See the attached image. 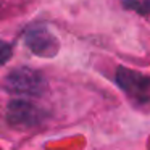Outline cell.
Returning <instances> with one entry per match:
<instances>
[{"label":"cell","mask_w":150,"mask_h":150,"mask_svg":"<svg viewBox=\"0 0 150 150\" xmlns=\"http://www.w3.org/2000/svg\"><path fill=\"white\" fill-rule=\"evenodd\" d=\"M116 82L132 100L139 103L150 102V76L120 66L116 69Z\"/></svg>","instance_id":"obj_2"},{"label":"cell","mask_w":150,"mask_h":150,"mask_svg":"<svg viewBox=\"0 0 150 150\" xmlns=\"http://www.w3.org/2000/svg\"><path fill=\"white\" fill-rule=\"evenodd\" d=\"M7 87L11 92L28 97H40L47 91V81L37 69L21 66L7 76Z\"/></svg>","instance_id":"obj_1"},{"label":"cell","mask_w":150,"mask_h":150,"mask_svg":"<svg viewBox=\"0 0 150 150\" xmlns=\"http://www.w3.org/2000/svg\"><path fill=\"white\" fill-rule=\"evenodd\" d=\"M45 110L28 100H11L7 107V120L11 126L33 127L37 126L45 118Z\"/></svg>","instance_id":"obj_4"},{"label":"cell","mask_w":150,"mask_h":150,"mask_svg":"<svg viewBox=\"0 0 150 150\" xmlns=\"http://www.w3.org/2000/svg\"><path fill=\"white\" fill-rule=\"evenodd\" d=\"M123 7L127 10H134L136 13L142 15H150V0H121Z\"/></svg>","instance_id":"obj_5"},{"label":"cell","mask_w":150,"mask_h":150,"mask_svg":"<svg viewBox=\"0 0 150 150\" xmlns=\"http://www.w3.org/2000/svg\"><path fill=\"white\" fill-rule=\"evenodd\" d=\"M26 47L37 57L52 58L58 53L60 44L45 26H29L23 36Z\"/></svg>","instance_id":"obj_3"},{"label":"cell","mask_w":150,"mask_h":150,"mask_svg":"<svg viewBox=\"0 0 150 150\" xmlns=\"http://www.w3.org/2000/svg\"><path fill=\"white\" fill-rule=\"evenodd\" d=\"M11 55H13L11 45H10V44H7L5 40L0 39V66L5 65V63L11 58Z\"/></svg>","instance_id":"obj_6"}]
</instances>
